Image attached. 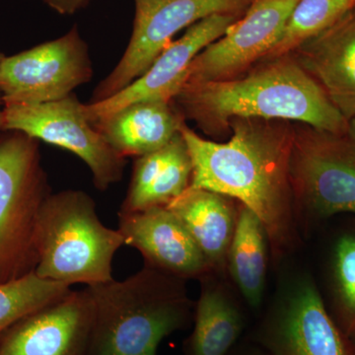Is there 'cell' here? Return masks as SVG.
I'll return each instance as SVG.
<instances>
[{
	"label": "cell",
	"instance_id": "6da1fadb",
	"mask_svg": "<svg viewBox=\"0 0 355 355\" xmlns=\"http://www.w3.org/2000/svg\"><path fill=\"white\" fill-rule=\"evenodd\" d=\"M226 142L207 140L182 125L190 153V188L235 198L261 219L273 253H284L294 235L291 161L294 132L279 121L233 119Z\"/></svg>",
	"mask_w": 355,
	"mask_h": 355
},
{
	"label": "cell",
	"instance_id": "7a4b0ae2",
	"mask_svg": "<svg viewBox=\"0 0 355 355\" xmlns=\"http://www.w3.org/2000/svg\"><path fill=\"white\" fill-rule=\"evenodd\" d=\"M263 64L227 80L186 84L173 102L203 132L229 130L233 119L294 121L318 130L345 135L349 121L323 89L292 55Z\"/></svg>",
	"mask_w": 355,
	"mask_h": 355
},
{
	"label": "cell",
	"instance_id": "3957f363",
	"mask_svg": "<svg viewBox=\"0 0 355 355\" xmlns=\"http://www.w3.org/2000/svg\"><path fill=\"white\" fill-rule=\"evenodd\" d=\"M94 317L86 355H157L193 320L184 280L144 263L123 280L86 286Z\"/></svg>",
	"mask_w": 355,
	"mask_h": 355
},
{
	"label": "cell",
	"instance_id": "277c9868",
	"mask_svg": "<svg viewBox=\"0 0 355 355\" xmlns=\"http://www.w3.org/2000/svg\"><path fill=\"white\" fill-rule=\"evenodd\" d=\"M41 279L71 286L114 279L113 260L125 245L119 229L102 223L93 198L78 190L50 193L40 209L35 231Z\"/></svg>",
	"mask_w": 355,
	"mask_h": 355
},
{
	"label": "cell",
	"instance_id": "5b68a950",
	"mask_svg": "<svg viewBox=\"0 0 355 355\" xmlns=\"http://www.w3.org/2000/svg\"><path fill=\"white\" fill-rule=\"evenodd\" d=\"M50 193L37 140L16 132L0 139V284L36 268L37 219Z\"/></svg>",
	"mask_w": 355,
	"mask_h": 355
},
{
	"label": "cell",
	"instance_id": "8992f818",
	"mask_svg": "<svg viewBox=\"0 0 355 355\" xmlns=\"http://www.w3.org/2000/svg\"><path fill=\"white\" fill-rule=\"evenodd\" d=\"M76 96L43 104H4L3 127L76 154L92 173L98 191L123 179L127 158L110 146L86 118Z\"/></svg>",
	"mask_w": 355,
	"mask_h": 355
},
{
	"label": "cell",
	"instance_id": "52a82bcc",
	"mask_svg": "<svg viewBox=\"0 0 355 355\" xmlns=\"http://www.w3.org/2000/svg\"><path fill=\"white\" fill-rule=\"evenodd\" d=\"M291 177L294 196L312 214H355V140L304 125L294 132Z\"/></svg>",
	"mask_w": 355,
	"mask_h": 355
},
{
	"label": "cell",
	"instance_id": "ba28073f",
	"mask_svg": "<svg viewBox=\"0 0 355 355\" xmlns=\"http://www.w3.org/2000/svg\"><path fill=\"white\" fill-rule=\"evenodd\" d=\"M130 44L119 64L98 84L90 103L103 101L128 87L146 71L175 35L214 14H237L250 0H135Z\"/></svg>",
	"mask_w": 355,
	"mask_h": 355
},
{
	"label": "cell",
	"instance_id": "9c48e42d",
	"mask_svg": "<svg viewBox=\"0 0 355 355\" xmlns=\"http://www.w3.org/2000/svg\"><path fill=\"white\" fill-rule=\"evenodd\" d=\"M88 46L73 27L64 36L0 62L3 104H43L64 99L91 80Z\"/></svg>",
	"mask_w": 355,
	"mask_h": 355
},
{
	"label": "cell",
	"instance_id": "30bf717a",
	"mask_svg": "<svg viewBox=\"0 0 355 355\" xmlns=\"http://www.w3.org/2000/svg\"><path fill=\"white\" fill-rule=\"evenodd\" d=\"M299 0H253L245 15L193 58L186 84L227 80L263 60L282 38Z\"/></svg>",
	"mask_w": 355,
	"mask_h": 355
},
{
	"label": "cell",
	"instance_id": "8fae6325",
	"mask_svg": "<svg viewBox=\"0 0 355 355\" xmlns=\"http://www.w3.org/2000/svg\"><path fill=\"white\" fill-rule=\"evenodd\" d=\"M256 340L270 355H355V343L309 280L298 284L287 302L266 318Z\"/></svg>",
	"mask_w": 355,
	"mask_h": 355
},
{
	"label": "cell",
	"instance_id": "7c38bea8",
	"mask_svg": "<svg viewBox=\"0 0 355 355\" xmlns=\"http://www.w3.org/2000/svg\"><path fill=\"white\" fill-rule=\"evenodd\" d=\"M237 14H214L187 28L181 38L173 41L151 67L120 92L96 103L84 105L91 123L140 101L171 102L186 85L189 67L212 42L225 34L238 20Z\"/></svg>",
	"mask_w": 355,
	"mask_h": 355
},
{
	"label": "cell",
	"instance_id": "4fadbf2b",
	"mask_svg": "<svg viewBox=\"0 0 355 355\" xmlns=\"http://www.w3.org/2000/svg\"><path fill=\"white\" fill-rule=\"evenodd\" d=\"M93 317L87 287L70 291L13 324L0 338V355H86Z\"/></svg>",
	"mask_w": 355,
	"mask_h": 355
},
{
	"label": "cell",
	"instance_id": "5bb4252c",
	"mask_svg": "<svg viewBox=\"0 0 355 355\" xmlns=\"http://www.w3.org/2000/svg\"><path fill=\"white\" fill-rule=\"evenodd\" d=\"M119 231L127 246L135 248L144 263L178 279H198L211 268L193 238L167 207L119 214Z\"/></svg>",
	"mask_w": 355,
	"mask_h": 355
},
{
	"label": "cell",
	"instance_id": "9a60e30c",
	"mask_svg": "<svg viewBox=\"0 0 355 355\" xmlns=\"http://www.w3.org/2000/svg\"><path fill=\"white\" fill-rule=\"evenodd\" d=\"M347 121L355 116V11L291 53Z\"/></svg>",
	"mask_w": 355,
	"mask_h": 355
},
{
	"label": "cell",
	"instance_id": "2e32d148",
	"mask_svg": "<svg viewBox=\"0 0 355 355\" xmlns=\"http://www.w3.org/2000/svg\"><path fill=\"white\" fill-rule=\"evenodd\" d=\"M193 165L181 132L164 147L135 158L119 214L167 207L191 186Z\"/></svg>",
	"mask_w": 355,
	"mask_h": 355
},
{
	"label": "cell",
	"instance_id": "e0dca14e",
	"mask_svg": "<svg viewBox=\"0 0 355 355\" xmlns=\"http://www.w3.org/2000/svg\"><path fill=\"white\" fill-rule=\"evenodd\" d=\"M184 121L173 101H140L92 125L116 153L137 158L167 146Z\"/></svg>",
	"mask_w": 355,
	"mask_h": 355
},
{
	"label": "cell",
	"instance_id": "ac0fdd59",
	"mask_svg": "<svg viewBox=\"0 0 355 355\" xmlns=\"http://www.w3.org/2000/svg\"><path fill=\"white\" fill-rule=\"evenodd\" d=\"M166 207L183 224L211 270L225 265L238 216L229 198L189 188Z\"/></svg>",
	"mask_w": 355,
	"mask_h": 355
},
{
	"label": "cell",
	"instance_id": "d6986e66",
	"mask_svg": "<svg viewBox=\"0 0 355 355\" xmlns=\"http://www.w3.org/2000/svg\"><path fill=\"white\" fill-rule=\"evenodd\" d=\"M193 315V330L184 340V355H229L244 329L237 306L220 286L202 277Z\"/></svg>",
	"mask_w": 355,
	"mask_h": 355
},
{
	"label": "cell",
	"instance_id": "ffe728a7",
	"mask_svg": "<svg viewBox=\"0 0 355 355\" xmlns=\"http://www.w3.org/2000/svg\"><path fill=\"white\" fill-rule=\"evenodd\" d=\"M266 235L261 219L242 205L229 248V270L252 307L261 303L266 270Z\"/></svg>",
	"mask_w": 355,
	"mask_h": 355
},
{
	"label": "cell",
	"instance_id": "44dd1931",
	"mask_svg": "<svg viewBox=\"0 0 355 355\" xmlns=\"http://www.w3.org/2000/svg\"><path fill=\"white\" fill-rule=\"evenodd\" d=\"M355 8V0H299L282 38L265 60L291 55L301 44L329 29Z\"/></svg>",
	"mask_w": 355,
	"mask_h": 355
},
{
	"label": "cell",
	"instance_id": "7402d4cb",
	"mask_svg": "<svg viewBox=\"0 0 355 355\" xmlns=\"http://www.w3.org/2000/svg\"><path fill=\"white\" fill-rule=\"evenodd\" d=\"M70 291V286L41 279L34 272L0 284V338L21 319Z\"/></svg>",
	"mask_w": 355,
	"mask_h": 355
},
{
	"label": "cell",
	"instance_id": "603a6c76",
	"mask_svg": "<svg viewBox=\"0 0 355 355\" xmlns=\"http://www.w3.org/2000/svg\"><path fill=\"white\" fill-rule=\"evenodd\" d=\"M336 323L355 343V235L340 238L334 258Z\"/></svg>",
	"mask_w": 355,
	"mask_h": 355
},
{
	"label": "cell",
	"instance_id": "cb8c5ba5",
	"mask_svg": "<svg viewBox=\"0 0 355 355\" xmlns=\"http://www.w3.org/2000/svg\"><path fill=\"white\" fill-rule=\"evenodd\" d=\"M48 6L60 14H73L86 6L88 0H44Z\"/></svg>",
	"mask_w": 355,
	"mask_h": 355
},
{
	"label": "cell",
	"instance_id": "d4e9b609",
	"mask_svg": "<svg viewBox=\"0 0 355 355\" xmlns=\"http://www.w3.org/2000/svg\"><path fill=\"white\" fill-rule=\"evenodd\" d=\"M230 355V354H229ZM234 355H270L266 350L261 347L260 345L254 347H248V349H242Z\"/></svg>",
	"mask_w": 355,
	"mask_h": 355
},
{
	"label": "cell",
	"instance_id": "484cf974",
	"mask_svg": "<svg viewBox=\"0 0 355 355\" xmlns=\"http://www.w3.org/2000/svg\"><path fill=\"white\" fill-rule=\"evenodd\" d=\"M347 133L355 140V116L349 121V132Z\"/></svg>",
	"mask_w": 355,
	"mask_h": 355
},
{
	"label": "cell",
	"instance_id": "4316f807",
	"mask_svg": "<svg viewBox=\"0 0 355 355\" xmlns=\"http://www.w3.org/2000/svg\"><path fill=\"white\" fill-rule=\"evenodd\" d=\"M2 103H3V100H2L1 93H0V130H2V127H3V108H2Z\"/></svg>",
	"mask_w": 355,
	"mask_h": 355
},
{
	"label": "cell",
	"instance_id": "83f0119b",
	"mask_svg": "<svg viewBox=\"0 0 355 355\" xmlns=\"http://www.w3.org/2000/svg\"><path fill=\"white\" fill-rule=\"evenodd\" d=\"M4 55H2L1 53H0V62H1V60H3Z\"/></svg>",
	"mask_w": 355,
	"mask_h": 355
},
{
	"label": "cell",
	"instance_id": "f1b7e54d",
	"mask_svg": "<svg viewBox=\"0 0 355 355\" xmlns=\"http://www.w3.org/2000/svg\"><path fill=\"white\" fill-rule=\"evenodd\" d=\"M354 11H355V8H354Z\"/></svg>",
	"mask_w": 355,
	"mask_h": 355
}]
</instances>
